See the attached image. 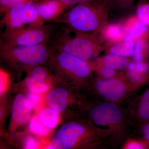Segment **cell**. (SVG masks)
I'll list each match as a JSON object with an SVG mask.
<instances>
[{
  "instance_id": "cell-1",
  "label": "cell",
  "mask_w": 149,
  "mask_h": 149,
  "mask_svg": "<svg viewBox=\"0 0 149 149\" xmlns=\"http://www.w3.org/2000/svg\"><path fill=\"white\" fill-rule=\"evenodd\" d=\"M110 136L107 128L95 125L88 117H79L63 125L52 142L59 149H106L110 148Z\"/></svg>"
},
{
  "instance_id": "cell-2",
  "label": "cell",
  "mask_w": 149,
  "mask_h": 149,
  "mask_svg": "<svg viewBox=\"0 0 149 149\" xmlns=\"http://www.w3.org/2000/svg\"><path fill=\"white\" fill-rule=\"evenodd\" d=\"M95 101L88 107V118L95 125L110 130V148H122L134 137L128 109L98 98Z\"/></svg>"
},
{
  "instance_id": "cell-3",
  "label": "cell",
  "mask_w": 149,
  "mask_h": 149,
  "mask_svg": "<svg viewBox=\"0 0 149 149\" xmlns=\"http://www.w3.org/2000/svg\"><path fill=\"white\" fill-rule=\"evenodd\" d=\"M109 11L105 1L79 4L54 22L66 24L74 32L100 34L108 24Z\"/></svg>"
},
{
  "instance_id": "cell-4",
  "label": "cell",
  "mask_w": 149,
  "mask_h": 149,
  "mask_svg": "<svg viewBox=\"0 0 149 149\" xmlns=\"http://www.w3.org/2000/svg\"><path fill=\"white\" fill-rule=\"evenodd\" d=\"M71 37L68 31L54 34L52 45L55 51H61L89 62L103 49V40L96 33L75 32Z\"/></svg>"
},
{
  "instance_id": "cell-5",
  "label": "cell",
  "mask_w": 149,
  "mask_h": 149,
  "mask_svg": "<svg viewBox=\"0 0 149 149\" xmlns=\"http://www.w3.org/2000/svg\"><path fill=\"white\" fill-rule=\"evenodd\" d=\"M54 52L48 43L26 47H10L1 40L0 54L2 58L14 68L24 70L48 63Z\"/></svg>"
},
{
  "instance_id": "cell-6",
  "label": "cell",
  "mask_w": 149,
  "mask_h": 149,
  "mask_svg": "<svg viewBox=\"0 0 149 149\" xmlns=\"http://www.w3.org/2000/svg\"><path fill=\"white\" fill-rule=\"evenodd\" d=\"M145 85L132 81L126 74H120L110 78L94 79L90 88L95 91L96 98L122 105Z\"/></svg>"
},
{
  "instance_id": "cell-7",
  "label": "cell",
  "mask_w": 149,
  "mask_h": 149,
  "mask_svg": "<svg viewBox=\"0 0 149 149\" xmlns=\"http://www.w3.org/2000/svg\"><path fill=\"white\" fill-rule=\"evenodd\" d=\"M56 74L65 76L80 84V86L88 87L91 84L92 70L89 62L61 51H55L48 62Z\"/></svg>"
},
{
  "instance_id": "cell-8",
  "label": "cell",
  "mask_w": 149,
  "mask_h": 149,
  "mask_svg": "<svg viewBox=\"0 0 149 149\" xmlns=\"http://www.w3.org/2000/svg\"><path fill=\"white\" fill-rule=\"evenodd\" d=\"M55 25L41 27L27 26L18 29H6L1 34V41L10 47H26L48 43L53 37Z\"/></svg>"
},
{
  "instance_id": "cell-9",
  "label": "cell",
  "mask_w": 149,
  "mask_h": 149,
  "mask_svg": "<svg viewBox=\"0 0 149 149\" xmlns=\"http://www.w3.org/2000/svg\"><path fill=\"white\" fill-rule=\"evenodd\" d=\"M132 126L137 128L149 122V87L139 95H134L127 103Z\"/></svg>"
},
{
  "instance_id": "cell-10",
  "label": "cell",
  "mask_w": 149,
  "mask_h": 149,
  "mask_svg": "<svg viewBox=\"0 0 149 149\" xmlns=\"http://www.w3.org/2000/svg\"><path fill=\"white\" fill-rule=\"evenodd\" d=\"M26 3L16 4L11 7L3 15L1 20V26L6 29L13 30L24 27L25 21V9Z\"/></svg>"
},
{
  "instance_id": "cell-11",
  "label": "cell",
  "mask_w": 149,
  "mask_h": 149,
  "mask_svg": "<svg viewBox=\"0 0 149 149\" xmlns=\"http://www.w3.org/2000/svg\"><path fill=\"white\" fill-rule=\"evenodd\" d=\"M35 3L40 16L49 22L55 21L68 8L58 0H37Z\"/></svg>"
},
{
  "instance_id": "cell-12",
  "label": "cell",
  "mask_w": 149,
  "mask_h": 149,
  "mask_svg": "<svg viewBox=\"0 0 149 149\" xmlns=\"http://www.w3.org/2000/svg\"><path fill=\"white\" fill-rule=\"evenodd\" d=\"M32 109L26 98L21 95H17L15 99L12 109L13 120L18 125L24 124L30 118Z\"/></svg>"
},
{
  "instance_id": "cell-13",
  "label": "cell",
  "mask_w": 149,
  "mask_h": 149,
  "mask_svg": "<svg viewBox=\"0 0 149 149\" xmlns=\"http://www.w3.org/2000/svg\"><path fill=\"white\" fill-rule=\"evenodd\" d=\"M68 93L64 88H54L48 93L46 101L49 107L58 113L64 111L67 105Z\"/></svg>"
},
{
  "instance_id": "cell-14",
  "label": "cell",
  "mask_w": 149,
  "mask_h": 149,
  "mask_svg": "<svg viewBox=\"0 0 149 149\" xmlns=\"http://www.w3.org/2000/svg\"><path fill=\"white\" fill-rule=\"evenodd\" d=\"M129 60L125 57L109 54L102 58L98 59L93 64L109 67L113 69L123 70L127 68Z\"/></svg>"
},
{
  "instance_id": "cell-15",
  "label": "cell",
  "mask_w": 149,
  "mask_h": 149,
  "mask_svg": "<svg viewBox=\"0 0 149 149\" xmlns=\"http://www.w3.org/2000/svg\"><path fill=\"white\" fill-rule=\"evenodd\" d=\"M133 39L131 35H126L123 41L114 44L109 48V54L125 57L131 55L134 48Z\"/></svg>"
},
{
  "instance_id": "cell-16",
  "label": "cell",
  "mask_w": 149,
  "mask_h": 149,
  "mask_svg": "<svg viewBox=\"0 0 149 149\" xmlns=\"http://www.w3.org/2000/svg\"><path fill=\"white\" fill-rule=\"evenodd\" d=\"M35 1L26 3L25 7V23L26 25L29 27H41L45 25V22L37 10Z\"/></svg>"
},
{
  "instance_id": "cell-17",
  "label": "cell",
  "mask_w": 149,
  "mask_h": 149,
  "mask_svg": "<svg viewBox=\"0 0 149 149\" xmlns=\"http://www.w3.org/2000/svg\"><path fill=\"white\" fill-rule=\"evenodd\" d=\"M101 34L103 40L111 43L119 42L123 40L125 37L124 31L118 24H107L100 33V35Z\"/></svg>"
},
{
  "instance_id": "cell-18",
  "label": "cell",
  "mask_w": 149,
  "mask_h": 149,
  "mask_svg": "<svg viewBox=\"0 0 149 149\" xmlns=\"http://www.w3.org/2000/svg\"><path fill=\"white\" fill-rule=\"evenodd\" d=\"M59 118L58 112L51 108H45L40 111L39 118L45 127L49 129L54 128Z\"/></svg>"
},
{
  "instance_id": "cell-19",
  "label": "cell",
  "mask_w": 149,
  "mask_h": 149,
  "mask_svg": "<svg viewBox=\"0 0 149 149\" xmlns=\"http://www.w3.org/2000/svg\"><path fill=\"white\" fill-rule=\"evenodd\" d=\"M25 84L28 90L32 93H44L49 89V86L45 80H37L28 75L25 79Z\"/></svg>"
},
{
  "instance_id": "cell-20",
  "label": "cell",
  "mask_w": 149,
  "mask_h": 149,
  "mask_svg": "<svg viewBox=\"0 0 149 149\" xmlns=\"http://www.w3.org/2000/svg\"><path fill=\"white\" fill-rule=\"evenodd\" d=\"M133 133V138L143 144L146 149H149V122L136 128Z\"/></svg>"
},
{
  "instance_id": "cell-21",
  "label": "cell",
  "mask_w": 149,
  "mask_h": 149,
  "mask_svg": "<svg viewBox=\"0 0 149 149\" xmlns=\"http://www.w3.org/2000/svg\"><path fill=\"white\" fill-rule=\"evenodd\" d=\"M29 130L31 133L42 136H46L49 134L48 128L41 122L40 118L36 116H33L29 123Z\"/></svg>"
},
{
  "instance_id": "cell-22",
  "label": "cell",
  "mask_w": 149,
  "mask_h": 149,
  "mask_svg": "<svg viewBox=\"0 0 149 149\" xmlns=\"http://www.w3.org/2000/svg\"><path fill=\"white\" fill-rule=\"evenodd\" d=\"M149 32V26L142 23L140 20H136L134 25L128 31V35L133 39H138L146 37Z\"/></svg>"
},
{
  "instance_id": "cell-23",
  "label": "cell",
  "mask_w": 149,
  "mask_h": 149,
  "mask_svg": "<svg viewBox=\"0 0 149 149\" xmlns=\"http://www.w3.org/2000/svg\"><path fill=\"white\" fill-rule=\"evenodd\" d=\"M136 0H105L110 10H126L132 8Z\"/></svg>"
},
{
  "instance_id": "cell-24",
  "label": "cell",
  "mask_w": 149,
  "mask_h": 149,
  "mask_svg": "<svg viewBox=\"0 0 149 149\" xmlns=\"http://www.w3.org/2000/svg\"><path fill=\"white\" fill-rule=\"evenodd\" d=\"M28 76L34 79L45 80L49 75V72L45 68L40 65H37L27 70Z\"/></svg>"
},
{
  "instance_id": "cell-25",
  "label": "cell",
  "mask_w": 149,
  "mask_h": 149,
  "mask_svg": "<svg viewBox=\"0 0 149 149\" xmlns=\"http://www.w3.org/2000/svg\"><path fill=\"white\" fill-rule=\"evenodd\" d=\"M137 17L143 24L149 26V2L144 3L137 6Z\"/></svg>"
},
{
  "instance_id": "cell-26",
  "label": "cell",
  "mask_w": 149,
  "mask_h": 149,
  "mask_svg": "<svg viewBox=\"0 0 149 149\" xmlns=\"http://www.w3.org/2000/svg\"><path fill=\"white\" fill-rule=\"evenodd\" d=\"M37 0H0V13L3 15L11 7L16 4L35 1Z\"/></svg>"
},
{
  "instance_id": "cell-27",
  "label": "cell",
  "mask_w": 149,
  "mask_h": 149,
  "mask_svg": "<svg viewBox=\"0 0 149 149\" xmlns=\"http://www.w3.org/2000/svg\"><path fill=\"white\" fill-rule=\"evenodd\" d=\"M25 97L29 102L32 108H37L40 104L41 98L37 93L32 92L27 93L25 95Z\"/></svg>"
},
{
  "instance_id": "cell-28",
  "label": "cell",
  "mask_w": 149,
  "mask_h": 149,
  "mask_svg": "<svg viewBox=\"0 0 149 149\" xmlns=\"http://www.w3.org/2000/svg\"><path fill=\"white\" fill-rule=\"evenodd\" d=\"M122 148L125 149H146L143 144L134 138L129 139Z\"/></svg>"
},
{
  "instance_id": "cell-29",
  "label": "cell",
  "mask_w": 149,
  "mask_h": 149,
  "mask_svg": "<svg viewBox=\"0 0 149 149\" xmlns=\"http://www.w3.org/2000/svg\"><path fill=\"white\" fill-rule=\"evenodd\" d=\"M64 5L66 6L68 8L72 7L74 6L77 5L79 4L84 3L95 2L105 0H58Z\"/></svg>"
},
{
  "instance_id": "cell-30",
  "label": "cell",
  "mask_w": 149,
  "mask_h": 149,
  "mask_svg": "<svg viewBox=\"0 0 149 149\" xmlns=\"http://www.w3.org/2000/svg\"><path fill=\"white\" fill-rule=\"evenodd\" d=\"M8 76L6 72L4 71L3 70L1 69L0 71V91L1 94L2 93L5 89L6 85L7 83Z\"/></svg>"
},
{
  "instance_id": "cell-31",
  "label": "cell",
  "mask_w": 149,
  "mask_h": 149,
  "mask_svg": "<svg viewBox=\"0 0 149 149\" xmlns=\"http://www.w3.org/2000/svg\"><path fill=\"white\" fill-rule=\"evenodd\" d=\"M24 145L25 148L26 149H36L37 147V142L32 137H27L25 140Z\"/></svg>"
},
{
  "instance_id": "cell-32",
  "label": "cell",
  "mask_w": 149,
  "mask_h": 149,
  "mask_svg": "<svg viewBox=\"0 0 149 149\" xmlns=\"http://www.w3.org/2000/svg\"><path fill=\"white\" fill-rule=\"evenodd\" d=\"M136 68V63L133 62H130L128 63L127 68L128 70H133L135 69Z\"/></svg>"
},
{
  "instance_id": "cell-33",
  "label": "cell",
  "mask_w": 149,
  "mask_h": 149,
  "mask_svg": "<svg viewBox=\"0 0 149 149\" xmlns=\"http://www.w3.org/2000/svg\"><path fill=\"white\" fill-rule=\"evenodd\" d=\"M147 43H148V58H149V32L146 37Z\"/></svg>"
},
{
  "instance_id": "cell-34",
  "label": "cell",
  "mask_w": 149,
  "mask_h": 149,
  "mask_svg": "<svg viewBox=\"0 0 149 149\" xmlns=\"http://www.w3.org/2000/svg\"><path fill=\"white\" fill-rule=\"evenodd\" d=\"M146 2H147V0H139V1H138V3H137L136 6L140 5L142 4L146 3Z\"/></svg>"
},
{
  "instance_id": "cell-35",
  "label": "cell",
  "mask_w": 149,
  "mask_h": 149,
  "mask_svg": "<svg viewBox=\"0 0 149 149\" xmlns=\"http://www.w3.org/2000/svg\"><path fill=\"white\" fill-rule=\"evenodd\" d=\"M47 149H56V147L54 146L53 145H52V146H49L47 147Z\"/></svg>"
}]
</instances>
